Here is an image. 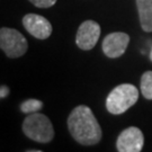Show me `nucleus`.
<instances>
[{
  "label": "nucleus",
  "instance_id": "6e6552de",
  "mask_svg": "<svg viewBox=\"0 0 152 152\" xmlns=\"http://www.w3.org/2000/svg\"><path fill=\"white\" fill-rule=\"evenodd\" d=\"M23 25L32 36L38 39H46L52 34L51 23L41 15L27 14L23 18Z\"/></svg>",
  "mask_w": 152,
  "mask_h": 152
},
{
  "label": "nucleus",
  "instance_id": "f03ea898",
  "mask_svg": "<svg viewBox=\"0 0 152 152\" xmlns=\"http://www.w3.org/2000/svg\"><path fill=\"white\" fill-rule=\"evenodd\" d=\"M24 134L38 143H49L54 137V129L50 118L41 113H32L23 122Z\"/></svg>",
  "mask_w": 152,
  "mask_h": 152
},
{
  "label": "nucleus",
  "instance_id": "4468645a",
  "mask_svg": "<svg viewBox=\"0 0 152 152\" xmlns=\"http://www.w3.org/2000/svg\"><path fill=\"white\" fill-rule=\"evenodd\" d=\"M27 152H41V150H27Z\"/></svg>",
  "mask_w": 152,
  "mask_h": 152
},
{
  "label": "nucleus",
  "instance_id": "9d476101",
  "mask_svg": "<svg viewBox=\"0 0 152 152\" xmlns=\"http://www.w3.org/2000/svg\"><path fill=\"white\" fill-rule=\"evenodd\" d=\"M141 92L143 97L152 99V71H145L141 77Z\"/></svg>",
  "mask_w": 152,
  "mask_h": 152
},
{
  "label": "nucleus",
  "instance_id": "1a4fd4ad",
  "mask_svg": "<svg viewBox=\"0 0 152 152\" xmlns=\"http://www.w3.org/2000/svg\"><path fill=\"white\" fill-rule=\"evenodd\" d=\"M140 24L144 32H152V0H136Z\"/></svg>",
  "mask_w": 152,
  "mask_h": 152
},
{
  "label": "nucleus",
  "instance_id": "423d86ee",
  "mask_svg": "<svg viewBox=\"0 0 152 152\" xmlns=\"http://www.w3.org/2000/svg\"><path fill=\"white\" fill-rule=\"evenodd\" d=\"M144 144V135L139 127L131 126L122 131L116 142L117 151L140 152Z\"/></svg>",
  "mask_w": 152,
  "mask_h": 152
},
{
  "label": "nucleus",
  "instance_id": "f257e3e1",
  "mask_svg": "<svg viewBox=\"0 0 152 152\" xmlns=\"http://www.w3.org/2000/svg\"><path fill=\"white\" fill-rule=\"evenodd\" d=\"M68 129L72 137L82 145H95L100 142L103 136L98 121L86 105L72 109L68 117Z\"/></svg>",
  "mask_w": 152,
  "mask_h": 152
},
{
  "label": "nucleus",
  "instance_id": "39448f33",
  "mask_svg": "<svg viewBox=\"0 0 152 152\" xmlns=\"http://www.w3.org/2000/svg\"><path fill=\"white\" fill-rule=\"evenodd\" d=\"M100 36V26L95 20H85L77 31L76 44L83 51L92 50Z\"/></svg>",
  "mask_w": 152,
  "mask_h": 152
},
{
  "label": "nucleus",
  "instance_id": "9b49d317",
  "mask_svg": "<svg viewBox=\"0 0 152 152\" xmlns=\"http://www.w3.org/2000/svg\"><path fill=\"white\" fill-rule=\"evenodd\" d=\"M43 108V103L38 99H26L20 104V110L24 114L36 113Z\"/></svg>",
  "mask_w": 152,
  "mask_h": 152
},
{
  "label": "nucleus",
  "instance_id": "f8f14e48",
  "mask_svg": "<svg viewBox=\"0 0 152 152\" xmlns=\"http://www.w3.org/2000/svg\"><path fill=\"white\" fill-rule=\"evenodd\" d=\"M37 8H50L55 5L56 0H28Z\"/></svg>",
  "mask_w": 152,
  "mask_h": 152
},
{
  "label": "nucleus",
  "instance_id": "0eeeda50",
  "mask_svg": "<svg viewBox=\"0 0 152 152\" xmlns=\"http://www.w3.org/2000/svg\"><path fill=\"white\" fill-rule=\"evenodd\" d=\"M130 43V36L123 32L110 33L103 41V52L110 59L120 58L125 53Z\"/></svg>",
  "mask_w": 152,
  "mask_h": 152
},
{
  "label": "nucleus",
  "instance_id": "ddd939ff",
  "mask_svg": "<svg viewBox=\"0 0 152 152\" xmlns=\"http://www.w3.org/2000/svg\"><path fill=\"white\" fill-rule=\"evenodd\" d=\"M9 95V88L7 86H0V98H6Z\"/></svg>",
  "mask_w": 152,
  "mask_h": 152
},
{
  "label": "nucleus",
  "instance_id": "2eb2a0df",
  "mask_svg": "<svg viewBox=\"0 0 152 152\" xmlns=\"http://www.w3.org/2000/svg\"><path fill=\"white\" fill-rule=\"evenodd\" d=\"M150 60L152 61V49H151V52H150Z\"/></svg>",
  "mask_w": 152,
  "mask_h": 152
},
{
  "label": "nucleus",
  "instance_id": "7ed1b4c3",
  "mask_svg": "<svg viewBox=\"0 0 152 152\" xmlns=\"http://www.w3.org/2000/svg\"><path fill=\"white\" fill-rule=\"evenodd\" d=\"M137 88L131 83H122L109 92L106 99V108L110 114H123L137 102Z\"/></svg>",
  "mask_w": 152,
  "mask_h": 152
},
{
  "label": "nucleus",
  "instance_id": "20e7f679",
  "mask_svg": "<svg viewBox=\"0 0 152 152\" xmlns=\"http://www.w3.org/2000/svg\"><path fill=\"white\" fill-rule=\"evenodd\" d=\"M0 49L8 58L17 59L27 52V39L15 28H0Z\"/></svg>",
  "mask_w": 152,
  "mask_h": 152
}]
</instances>
